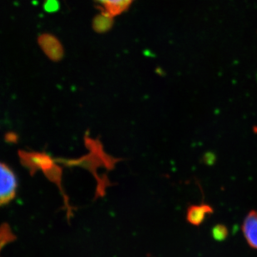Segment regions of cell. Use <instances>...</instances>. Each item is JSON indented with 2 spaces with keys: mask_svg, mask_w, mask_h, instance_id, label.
<instances>
[{
  "mask_svg": "<svg viewBox=\"0 0 257 257\" xmlns=\"http://www.w3.org/2000/svg\"><path fill=\"white\" fill-rule=\"evenodd\" d=\"M86 144L89 146L90 154H89L88 156L83 157L81 160H79L77 162L75 161L74 164L84 166L94 174V176L96 177L97 181H98L97 195L103 196L105 193V189L103 186L101 180L98 176L99 175L97 173V170L102 166L105 167L107 170H112L114 168L115 164L119 160L113 158L112 156L107 155L102 148L101 144L99 143V141H94V140L89 138L86 141Z\"/></svg>",
  "mask_w": 257,
  "mask_h": 257,
  "instance_id": "cell-1",
  "label": "cell"
},
{
  "mask_svg": "<svg viewBox=\"0 0 257 257\" xmlns=\"http://www.w3.org/2000/svg\"><path fill=\"white\" fill-rule=\"evenodd\" d=\"M17 179L12 170L0 163V206L6 205L15 198L17 191Z\"/></svg>",
  "mask_w": 257,
  "mask_h": 257,
  "instance_id": "cell-2",
  "label": "cell"
},
{
  "mask_svg": "<svg viewBox=\"0 0 257 257\" xmlns=\"http://www.w3.org/2000/svg\"><path fill=\"white\" fill-rule=\"evenodd\" d=\"M104 16L111 19L128 10L133 0H94Z\"/></svg>",
  "mask_w": 257,
  "mask_h": 257,
  "instance_id": "cell-3",
  "label": "cell"
},
{
  "mask_svg": "<svg viewBox=\"0 0 257 257\" xmlns=\"http://www.w3.org/2000/svg\"><path fill=\"white\" fill-rule=\"evenodd\" d=\"M213 212L214 209L207 204L192 205L189 206L186 211V220L191 225H200Z\"/></svg>",
  "mask_w": 257,
  "mask_h": 257,
  "instance_id": "cell-4",
  "label": "cell"
},
{
  "mask_svg": "<svg viewBox=\"0 0 257 257\" xmlns=\"http://www.w3.org/2000/svg\"><path fill=\"white\" fill-rule=\"evenodd\" d=\"M243 234L250 247L257 249V210L250 211L244 220Z\"/></svg>",
  "mask_w": 257,
  "mask_h": 257,
  "instance_id": "cell-5",
  "label": "cell"
},
{
  "mask_svg": "<svg viewBox=\"0 0 257 257\" xmlns=\"http://www.w3.org/2000/svg\"><path fill=\"white\" fill-rule=\"evenodd\" d=\"M229 231L225 225H216L214 226L212 230L213 237L215 238V240L218 241H222L225 240V238L227 237Z\"/></svg>",
  "mask_w": 257,
  "mask_h": 257,
  "instance_id": "cell-6",
  "label": "cell"
}]
</instances>
